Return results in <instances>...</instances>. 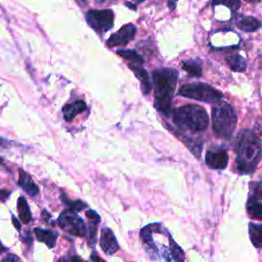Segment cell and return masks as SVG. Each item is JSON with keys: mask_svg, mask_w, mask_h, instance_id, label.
<instances>
[{"mask_svg": "<svg viewBox=\"0 0 262 262\" xmlns=\"http://www.w3.org/2000/svg\"><path fill=\"white\" fill-rule=\"evenodd\" d=\"M178 94L190 99H195L209 103L217 102L223 97V94L220 91L204 83L182 85L178 91Z\"/></svg>", "mask_w": 262, "mask_h": 262, "instance_id": "cell-6", "label": "cell"}, {"mask_svg": "<svg viewBox=\"0 0 262 262\" xmlns=\"http://www.w3.org/2000/svg\"><path fill=\"white\" fill-rule=\"evenodd\" d=\"M36 238L41 242L44 243L49 249H52L55 247L56 245V239L58 237V233L51 230V229H44V228H40V227H36L34 229Z\"/></svg>", "mask_w": 262, "mask_h": 262, "instance_id": "cell-14", "label": "cell"}, {"mask_svg": "<svg viewBox=\"0 0 262 262\" xmlns=\"http://www.w3.org/2000/svg\"><path fill=\"white\" fill-rule=\"evenodd\" d=\"M236 169L241 174L253 173L262 158V141L251 130H243L236 137Z\"/></svg>", "mask_w": 262, "mask_h": 262, "instance_id": "cell-2", "label": "cell"}, {"mask_svg": "<svg viewBox=\"0 0 262 262\" xmlns=\"http://www.w3.org/2000/svg\"><path fill=\"white\" fill-rule=\"evenodd\" d=\"M17 211H18V217L23 223L27 224L32 220V214H31L28 202L23 195H20L17 200Z\"/></svg>", "mask_w": 262, "mask_h": 262, "instance_id": "cell-21", "label": "cell"}, {"mask_svg": "<svg viewBox=\"0 0 262 262\" xmlns=\"http://www.w3.org/2000/svg\"><path fill=\"white\" fill-rule=\"evenodd\" d=\"M60 199L62 201V203L64 204V206L67 207V210L70 211V212H73V213H76V212H79L81 210H83L84 208L87 207V204L80 201V200H70L68 199V196L64 194V193H61L60 195Z\"/></svg>", "mask_w": 262, "mask_h": 262, "instance_id": "cell-24", "label": "cell"}, {"mask_svg": "<svg viewBox=\"0 0 262 262\" xmlns=\"http://www.w3.org/2000/svg\"><path fill=\"white\" fill-rule=\"evenodd\" d=\"M251 195L254 196V198L257 199V200L262 199V181H261V182H258V183H256V184H254L253 193H252Z\"/></svg>", "mask_w": 262, "mask_h": 262, "instance_id": "cell-27", "label": "cell"}, {"mask_svg": "<svg viewBox=\"0 0 262 262\" xmlns=\"http://www.w3.org/2000/svg\"><path fill=\"white\" fill-rule=\"evenodd\" d=\"M9 194H10V192L8 190L1 189V200H2V202H4L6 200V198H8Z\"/></svg>", "mask_w": 262, "mask_h": 262, "instance_id": "cell-32", "label": "cell"}, {"mask_svg": "<svg viewBox=\"0 0 262 262\" xmlns=\"http://www.w3.org/2000/svg\"><path fill=\"white\" fill-rule=\"evenodd\" d=\"M236 26L245 32H254L260 28L261 23L253 16L242 15L236 19Z\"/></svg>", "mask_w": 262, "mask_h": 262, "instance_id": "cell-16", "label": "cell"}, {"mask_svg": "<svg viewBox=\"0 0 262 262\" xmlns=\"http://www.w3.org/2000/svg\"><path fill=\"white\" fill-rule=\"evenodd\" d=\"M86 21L98 34H103L114 26V12L111 9H91L86 13Z\"/></svg>", "mask_w": 262, "mask_h": 262, "instance_id": "cell-7", "label": "cell"}, {"mask_svg": "<svg viewBox=\"0 0 262 262\" xmlns=\"http://www.w3.org/2000/svg\"><path fill=\"white\" fill-rule=\"evenodd\" d=\"M129 68L133 71V73L135 74L136 78L139 79V81L141 82L140 84V87H141V90L144 94H148L151 90V82L149 80V77H148V74L147 72L141 68V66H133V64H130L129 63Z\"/></svg>", "mask_w": 262, "mask_h": 262, "instance_id": "cell-15", "label": "cell"}, {"mask_svg": "<svg viewBox=\"0 0 262 262\" xmlns=\"http://www.w3.org/2000/svg\"><path fill=\"white\" fill-rule=\"evenodd\" d=\"M97 224L96 222L90 221L89 222V226L87 229V239H88V244L89 246H91L92 248L95 247L96 244V235H97Z\"/></svg>", "mask_w": 262, "mask_h": 262, "instance_id": "cell-25", "label": "cell"}, {"mask_svg": "<svg viewBox=\"0 0 262 262\" xmlns=\"http://www.w3.org/2000/svg\"><path fill=\"white\" fill-rule=\"evenodd\" d=\"M214 4H222V5H226V6H230L232 9H234V10H236L237 8H238V6H239V2L238 1H231V2H222V3H217V2H215Z\"/></svg>", "mask_w": 262, "mask_h": 262, "instance_id": "cell-30", "label": "cell"}, {"mask_svg": "<svg viewBox=\"0 0 262 262\" xmlns=\"http://www.w3.org/2000/svg\"><path fill=\"white\" fill-rule=\"evenodd\" d=\"M125 4H126V6H128L130 9L136 10V5H135V4H133V3H129V2H126Z\"/></svg>", "mask_w": 262, "mask_h": 262, "instance_id": "cell-35", "label": "cell"}, {"mask_svg": "<svg viewBox=\"0 0 262 262\" xmlns=\"http://www.w3.org/2000/svg\"><path fill=\"white\" fill-rule=\"evenodd\" d=\"M168 6L170 10H174L175 6H176V2L175 1H168Z\"/></svg>", "mask_w": 262, "mask_h": 262, "instance_id": "cell-34", "label": "cell"}, {"mask_svg": "<svg viewBox=\"0 0 262 262\" xmlns=\"http://www.w3.org/2000/svg\"><path fill=\"white\" fill-rule=\"evenodd\" d=\"M100 248L104 254L111 256L114 255L120 249L118 241L113 232V230L108 227H103L100 233Z\"/></svg>", "mask_w": 262, "mask_h": 262, "instance_id": "cell-11", "label": "cell"}, {"mask_svg": "<svg viewBox=\"0 0 262 262\" xmlns=\"http://www.w3.org/2000/svg\"><path fill=\"white\" fill-rule=\"evenodd\" d=\"M135 33V26L133 24H127L124 27H122L117 33L111 35V37L106 40V45L110 47L124 46L134 38Z\"/></svg>", "mask_w": 262, "mask_h": 262, "instance_id": "cell-9", "label": "cell"}, {"mask_svg": "<svg viewBox=\"0 0 262 262\" xmlns=\"http://www.w3.org/2000/svg\"><path fill=\"white\" fill-rule=\"evenodd\" d=\"M1 262H20V260L14 254H7L2 258Z\"/></svg>", "mask_w": 262, "mask_h": 262, "instance_id": "cell-29", "label": "cell"}, {"mask_svg": "<svg viewBox=\"0 0 262 262\" xmlns=\"http://www.w3.org/2000/svg\"><path fill=\"white\" fill-rule=\"evenodd\" d=\"M17 185L20 186L21 189H24L30 196H36L37 194H39V187L34 182L31 175L23 169H19Z\"/></svg>", "mask_w": 262, "mask_h": 262, "instance_id": "cell-12", "label": "cell"}, {"mask_svg": "<svg viewBox=\"0 0 262 262\" xmlns=\"http://www.w3.org/2000/svg\"><path fill=\"white\" fill-rule=\"evenodd\" d=\"M173 121L179 129L203 132L208 128L209 117L203 106L186 104L173 111Z\"/></svg>", "mask_w": 262, "mask_h": 262, "instance_id": "cell-4", "label": "cell"}, {"mask_svg": "<svg viewBox=\"0 0 262 262\" xmlns=\"http://www.w3.org/2000/svg\"><path fill=\"white\" fill-rule=\"evenodd\" d=\"M57 262H86V261L83 260L80 256L71 253V254H68L66 256L60 257Z\"/></svg>", "mask_w": 262, "mask_h": 262, "instance_id": "cell-26", "label": "cell"}, {"mask_svg": "<svg viewBox=\"0 0 262 262\" xmlns=\"http://www.w3.org/2000/svg\"><path fill=\"white\" fill-rule=\"evenodd\" d=\"M58 225L67 232L76 236L87 235V227L84 220L78 216L76 213L70 212L68 210L60 213L57 218Z\"/></svg>", "mask_w": 262, "mask_h": 262, "instance_id": "cell-8", "label": "cell"}, {"mask_svg": "<svg viewBox=\"0 0 262 262\" xmlns=\"http://www.w3.org/2000/svg\"><path fill=\"white\" fill-rule=\"evenodd\" d=\"M249 234L250 239L254 247L261 248L262 247V224L253 223L249 224Z\"/></svg>", "mask_w": 262, "mask_h": 262, "instance_id": "cell-20", "label": "cell"}, {"mask_svg": "<svg viewBox=\"0 0 262 262\" xmlns=\"http://www.w3.org/2000/svg\"><path fill=\"white\" fill-rule=\"evenodd\" d=\"M11 218H12V222H13V225L15 226V228H16L17 230H20V223L18 222V220L15 218L14 215H12Z\"/></svg>", "mask_w": 262, "mask_h": 262, "instance_id": "cell-33", "label": "cell"}, {"mask_svg": "<svg viewBox=\"0 0 262 262\" xmlns=\"http://www.w3.org/2000/svg\"><path fill=\"white\" fill-rule=\"evenodd\" d=\"M205 161L211 169L223 170L228 164V155L223 148L210 149L206 152Z\"/></svg>", "mask_w": 262, "mask_h": 262, "instance_id": "cell-10", "label": "cell"}, {"mask_svg": "<svg viewBox=\"0 0 262 262\" xmlns=\"http://www.w3.org/2000/svg\"><path fill=\"white\" fill-rule=\"evenodd\" d=\"M87 105L85 103V101L83 100H76L74 102L68 103L62 107V114H63V118L67 122H71L74 120V118L83 113L86 110Z\"/></svg>", "mask_w": 262, "mask_h": 262, "instance_id": "cell-13", "label": "cell"}, {"mask_svg": "<svg viewBox=\"0 0 262 262\" xmlns=\"http://www.w3.org/2000/svg\"><path fill=\"white\" fill-rule=\"evenodd\" d=\"M117 53L124 57L125 59L129 60L130 61V64H133V66H141L143 62H144V59L143 57L138 53L136 52L135 50L133 49H127V50H118Z\"/></svg>", "mask_w": 262, "mask_h": 262, "instance_id": "cell-22", "label": "cell"}, {"mask_svg": "<svg viewBox=\"0 0 262 262\" xmlns=\"http://www.w3.org/2000/svg\"><path fill=\"white\" fill-rule=\"evenodd\" d=\"M248 215L252 219L262 220V203H260L257 199L250 195L246 205Z\"/></svg>", "mask_w": 262, "mask_h": 262, "instance_id": "cell-17", "label": "cell"}, {"mask_svg": "<svg viewBox=\"0 0 262 262\" xmlns=\"http://www.w3.org/2000/svg\"><path fill=\"white\" fill-rule=\"evenodd\" d=\"M155 86V107L158 112L169 117L172 111L173 95L178 80V72L173 68H161L151 74Z\"/></svg>", "mask_w": 262, "mask_h": 262, "instance_id": "cell-3", "label": "cell"}, {"mask_svg": "<svg viewBox=\"0 0 262 262\" xmlns=\"http://www.w3.org/2000/svg\"><path fill=\"white\" fill-rule=\"evenodd\" d=\"M90 260L92 261V262H105L96 252H92L91 254H90Z\"/></svg>", "mask_w": 262, "mask_h": 262, "instance_id": "cell-31", "label": "cell"}, {"mask_svg": "<svg viewBox=\"0 0 262 262\" xmlns=\"http://www.w3.org/2000/svg\"><path fill=\"white\" fill-rule=\"evenodd\" d=\"M177 137H179V140H181L186 146L187 148H189V150L194 155L195 158H200L201 152H202V147H203V142L201 140H198V138H190L187 137L183 134H176Z\"/></svg>", "mask_w": 262, "mask_h": 262, "instance_id": "cell-18", "label": "cell"}, {"mask_svg": "<svg viewBox=\"0 0 262 262\" xmlns=\"http://www.w3.org/2000/svg\"><path fill=\"white\" fill-rule=\"evenodd\" d=\"M226 62L233 72H244L247 68L246 59L239 54H230L225 57Z\"/></svg>", "mask_w": 262, "mask_h": 262, "instance_id": "cell-19", "label": "cell"}, {"mask_svg": "<svg viewBox=\"0 0 262 262\" xmlns=\"http://www.w3.org/2000/svg\"><path fill=\"white\" fill-rule=\"evenodd\" d=\"M140 238L146 255L150 260H164L165 262H184V252L174 241L172 235L166 243H159L157 223H150L140 229Z\"/></svg>", "mask_w": 262, "mask_h": 262, "instance_id": "cell-1", "label": "cell"}, {"mask_svg": "<svg viewBox=\"0 0 262 262\" xmlns=\"http://www.w3.org/2000/svg\"><path fill=\"white\" fill-rule=\"evenodd\" d=\"M85 215L89 219V221H93V222H96V223H99V221H100L99 215L94 210H91V209L87 210L85 212Z\"/></svg>", "mask_w": 262, "mask_h": 262, "instance_id": "cell-28", "label": "cell"}, {"mask_svg": "<svg viewBox=\"0 0 262 262\" xmlns=\"http://www.w3.org/2000/svg\"><path fill=\"white\" fill-rule=\"evenodd\" d=\"M236 121L235 111L229 103L219 101L212 107V127L218 137L230 139L235 130Z\"/></svg>", "mask_w": 262, "mask_h": 262, "instance_id": "cell-5", "label": "cell"}, {"mask_svg": "<svg viewBox=\"0 0 262 262\" xmlns=\"http://www.w3.org/2000/svg\"><path fill=\"white\" fill-rule=\"evenodd\" d=\"M182 69L190 77H201L202 76V66L199 59H191L182 62Z\"/></svg>", "mask_w": 262, "mask_h": 262, "instance_id": "cell-23", "label": "cell"}]
</instances>
